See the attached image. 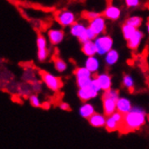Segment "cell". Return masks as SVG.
<instances>
[{"instance_id": "obj_20", "label": "cell", "mask_w": 149, "mask_h": 149, "mask_svg": "<svg viewBox=\"0 0 149 149\" xmlns=\"http://www.w3.org/2000/svg\"><path fill=\"white\" fill-rule=\"evenodd\" d=\"M94 113H95L94 109H93V107L91 106V105H90V104H85L84 106H82L81 109V116L84 118H86V119H89Z\"/></svg>"}, {"instance_id": "obj_14", "label": "cell", "mask_w": 149, "mask_h": 149, "mask_svg": "<svg viewBox=\"0 0 149 149\" xmlns=\"http://www.w3.org/2000/svg\"><path fill=\"white\" fill-rule=\"evenodd\" d=\"M131 110H132V108H131L130 102L127 99L119 98L117 103V111L123 114V115H126V114H127Z\"/></svg>"}, {"instance_id": "obj_18", "label": "cell", "mask_w": 149, "mask_h": 149, "mask_svg": "<svg viewBox=\"0 0 149 149\" xmlns=\"http://www.w3.org/2000/svg\"><path fill=\"white\" fill-rule=\"evenodd\" d=\"M121 30H122V33H123V36L124 38L128 41L131 37H132L135 33L136 32V28L133 27V26H131L126 23H124L123 24H122V27H121Z\"/></svg>"}, {"instance_id": "obj_30", "label": "cell", "mask_w": 149, "mask_h": 149, "mask_svg": "<svg viewBox=\"0 0 149 149\" xmlns=\"http://www.w3.org/2000/svg\"><path fill=\"white\" fill-rule=\"evenodd\" d=\"M30 102L32 104V106H33V107H39L40 106L39 100L37 98V96H36V95L31 96V97H30Z\"/></svg>"}, {"instance_id": "obj_25", "label": "cell", "mask_w": 149, "mask_h": 149, "mask_svg": "<svg viewBox=\"0 0 149 149\" xmlns=\"http://www.w3.org/2000/svg\"><path fill=\"white\" fill-rule=\"evenodd\" d=\"M77 85L80 89H83V88L89 87L91 83V78H78L76 79Z\"/></svg>"}, {"instance_id": "obj_17", "label": "cell", "mask_w": 149, "mask_h": 149, "mask_svg": "<svg viewBox=\"0 0 149 149\" xmlns=\"http://www.w3.org/2000/svg\"><path fill=\"white\" fill-rule=\"evenodd\" d=\"M97 78L100 81L101 90H103L104 91H108L111 90V80L108 74H101L97 76Z\"/></svg>"}, {"instance_id": "obj_3", "label": "cell", "mask_w": 149, "mask_h": 149, "mask_svg": "<svg viewBox=\"0 0 149 149\" xmlns=\"http://www.w3.org/2000/svg\"><path fill=\"white\" fill-rule=\"evenodd\" d=\"M38 73L41 76L42 81L46 84L50 90L54 91H59L63 86V82L60 77H55L51 73L45 72V70H38Z\"/></svg>"}, {"instance_id": "obj_32", "label": "cell", "mask_w": 149, "mask_h": 149, "mask_svg": "<svg viewBox=\"0 0 149 149\" xmlns=\"http://www.w3.org/2000/svg\"><path fill=\"white\" fill-rule=\"evenodd\" d=\"M146 27H147V31H148V33H149V22L146 24Z\"/></svg>"}, {"instance_id": "obj_26", "label": "cell", "mask_w": 149, "mask_h": 149, "mask_svg": "<svg viewBox=\"0 0 149 149\" xmlns=\"http://www.w3.org/2000/svg\"><path fill=\"white\" fill-rule=\"evenodd\" d=\"M102 14L101 13H98V12H93V11H86L83 13V17L86 18L87 20H89L90 22L98 18V17L101 16Z\"/></svg>"}, {"instance_id": "obj_27", "label": "cell", "mask_w": 149, "mask_h": 149, "mask_svg": "<svg viewBox=\"0 0 149 149\" xmlns=\"http://www.w3.org/2000/svg\"><path fill=\"white\" fill-rule=\"evenodd\" d=\"M123 84L125 85L126 88H127V89L130 91V92H133V91H134V82H133L132 79H131L128 75L124 76Z\"/></svg>"}, {"instance_id": "obj_10", "label": "cell", "mask_w": 149, "mask_h": 149, "mask_svg": "<svg viewBox=\"0 0 149 149\" xmlns=\"http://www.w3.org/2000/svg\"><path fill=\"white\" fill-rule=\"evenodd\" d=\"M98 94V91H95L93 88L90 85L89 87L83 88V89H80L78 92V97L80 98V100L84 102L89 100L90 99H92L94 97H96Z\"/></svg>"}, {"instance_id": "obj_2", "label": "cell", "mask_w": 149, "mask_h": 149, "mask_svg": "<svg viewBox=\"0 0 149 149\" xmlns=\"http://www.w3.org/2000/svg\"><path fill=\"white\" fill-rule=\"evenodd\" d=\"M118 99V91L113 90L104 91L101 100L103 104L104 116L106 118L110 117L117 111V103Z\"/></svg>"}, {"instance_id": "obj_15", "label": "cell", "mask_w": 149, "mask_h": 149, "mask_svg": "<svg viewBox=\"0 0 149 149\" xmlns=\"http://www.w3.org/2000/svg\"><path fill=\"white\" fill-rule=\"evenodd\" d=\"M52 63H54V65L55 69L57 70L58 72H63L66 70V68H67L66 63L59 56L58 54H54V55H52Z\"/></svg>"}, {"instance_id": "obj_23", "label": "cell", "mask_w": 149, "mask_h": 149, "mask_svg": "<svg viewBox=\"0 0 149 149\" xmlns=\"http://www.w3.org/2000/svg\"><path fill=\"white\" fill-rule=\"evenodd\" d=\"M36 43H37V48H38V51L47 49V42H46V39H45V36H43V34H42V33H41L40 32H37Z\"/></svg>"}, {"instance_id": "obj_31", "label": "cell", "mask_w": 149, "mask_h": 149, "mask_svg": "<svg viewBox=\"0 0 149 149\" xmlns=\"http://www.w3.org/2000/svg\"><path fill=\"white\" fill-rule=\"evenodd\" d=\"M61 108H62L63 109H64V110H67V111L71 110V108H70V106H69L68 104H66V103H62V104H61Z\"/></svg>"}, {"instance_id": "obj_4", "label": "cell", "mask_w": 149, "mask_h": 149, "mask_svg": "<svg viewBox=\"0 0 149 149\" xmlns=\"http://www.w3.org/2000/svg\"><path fill=\"white\" fill-rule=\"evenodd\" d=\"M124 119V115L118 111L111 115L110 117L107 118V122L105 128L108 132H115V131H119L122 126V122Z\"/></svg>"}, {"instance_id": "obj_11", "label": "cell", "mask_w": 149, "mask_h": 149, "mask_svg": "<svg viewBox=\"0 0 149 149\" xmlns=\"http://www.w3.org/2000/svg\"><path fill=\"white\" fill-rule=\"evenodd\" d=\"M88 121H89V123L94 127H102L106 126L107 118L104 115H101V114L95 112L93 115L88 119Z\"/></svg>"}, {"instance_id": "obj_33", "label": "cell", "mask_w": 149, "mask_h": 149, "mask_svg": "<svg viewBox=\"0 0 149 149\" xmlns=\"http://www.w3.org/2000/svg\"><path fill=\"white\" fill-rule=\"evenodd\" d=\"M146 118H147V120L149 121V114H148V115L146 116Z\"/></svg>"}, {"instance_id": "obj_24", "label": "cell", "mask_w": 149, "mask_h": 149, "mask_svg": "<svg viewBox=\"0 0 149 149\" xmlns=\"http://www.w3.org/2000/svg\"><path fill=\"white\" fill-rule=\"evenodd\" d=\"M118 59V52L115 51V50H111L109 51L108 54H107V56H106V62L108 64H114Z\"/></svg>"}, {"instance_id": "obj_28", "label": "cell", "mask_w": 149, "mask_h": 149, "mask_svg": "<svg viewBox=\"0 0 149 149\" xmlns=\"http://www.w3.org/2000/svg\"><path fill=\"white\" fill-rule=\"evenodd\" d=\"M37 55H38V59L41 62H43V61H45L49 55V51L48 49H45V50H41V51H38L37 52Z\"/></svg>"}, {"instance_id": "obj_29", "label": "cell", "mask_w": 149, "mask_h": 149, "mask_svg": "<svg viewBox=\"0 0 149 149\" xmlns=\"http://www.w3.org/2000/svg\"><path fill=\"white\" fill-rule=\"evenodd\" d=\"M125 2L128 7H136L140 4V0H125Z\"/></svg>"}, {"instance_id": "obj_8", "label": "cell", "mask_w": 149, "mask_h": 149, "mask_svg": "<svg viewBox=\"0 0 149 149\" xmlns=\"http://www.w3.org/2000/svg\"><path fill=\"white\" fill-rule=\"evenodd\" d=\"M101 14L104 18H107L109 20H112V21H117L120 17L121 10L115 6L109 5L106 7V9H105Z\"/></svg>"}, {"instance_id": "obj_5", "label": "cell", "mask_w": 149, "mask_h": 149, "mask_svg": "<svg viewBox=\"0 0 149 149\" xmlns=\"http://www.w3.org/2000/svg\"><path fill=\"white\" fill-rule=\"evenodd\" d=\"M94 42L98 49V54H108L109 51L112 50L111 48L113 45V39L109 36H103L97 37Z\"/></svg>"}, {"instance_id": "obj_12", "label": "cell", "mask_w": 149, "mask_h": 149, "mask_svg": "<svg viewBox=\"0 0 149 149\" xmlns=\"http://www.w3.org/2000/svg\"><path fill=\"white\" fill-rule=\"evenodd\" d=\"M143 37H144V33L141 31H140V30L137 29L136 32L135 33L134 36L131 37L128 41H127V47L129 49H131V50L136 51L138 48V46L140 45V42H141Z\"/></svg>"}, {"instance_id": "obj_6", "label": "cell", "mask_w": 149, "mask_h": 149, "mask_svg": "<svg viewBox=\"0 0 149 149\" xmlns=\"http://www.w3.org/2000/svg\"><path fill=\"white\" fill-rule=\"evenodd\" d=\"M56 21L62 26H64V27H66V26H72L76 23L74 14L68 10L60 11L56 15Z\"/></svg>"}, {"instance_id": "obj_7", "label": "cell", "mask_w": 149, "mask_h": 149, "mask_svg": "<svg viewBox=\"0 0 149 149\" xmlns=\"http://www.w3.org/2000/svg\"><path fill=\"white\" fill-rule=\"evenodd\" d=\"M89 28L91 29V31L96 34V36H100L101 33H104L106 31V21L105 18L101 15L98 18H96L90 22Z\"/></svg>"}, {"instance_id": "obj_21", "label": "cell", "mask_w": 149, "mask_h": 149, "mask_svg": "<svg viewBox=\"0 0 149 149\" xmlns=\"http://www.w3.org/2000/svg\"><path fill=\"white\" fill-rule=\"evenodd\" d=\"M142 22H143V19L141 18L140 16H137V15H135V16H130L125 21L126 24L133 26L135 28H138L140 27V25L142 24Z\"/></svg>"}, {"instance_id": "obj_9", "label": "cell", "mask_w": 149, "mask_h": 149, "mask_svg": "<svg viewBox=\"0 0 149 149\" xmlns=\"http://www.w3.org/2000/svg\"><path fill=\"white\" fill-rule=\"evenodd\" d=\"M48 37L52 45H57L63 42L64 38V31L60 29H51L48 31Z\"/></svg>"}, {"instance_id": "obj_19", "label": "cell", "mask_w": 149, "mask_h": 149, "mask_svg": "<svg viewBox=\"0 0 149 149\" xmlns=\"http://www.w3.org/2000/svg\"><path fill=\"white\" fill-rule=\"evenodd\" d=\"M86 68L89 70L91 72H95L99 68L98 60L94 57H89L86 62Z\"/></svg>"}, {"instance_id": "obj_1", "label": "cell", "mask_w": 149, "mask_h": 149, "mask_svg": "<svg viewBox=\"0 0 149 149\" xmlns=\"http://www.w3.org/2000/svg\"><path fill=\"white\" fill-rule=\"evenodd\" d=\"M146 122L145 114L139 110H131L126 115H124V119L122 122V126L119 130V133L122 135L132 133L137 131Z\"/></svg>"}, {"instance_id": "obj_16", "label": "cell", "mask_w": 149, "mask_h": 149, "mask_svg": "<svg viewBox=\"0 0 149 149\" xmlns=\"http://www.w3.org/2000/svg\"><path fill=\"white\" fill-rule=\"evenodd\" d=\"M87 27L88 26H85L82 24L76 22L74 24H72L71 26V33L73 36H75L79 39L85 33V31L87 30Z\"/></svg>"}, {"instance_id": "obj_34", "label": "cell", "mask_w": 149, "mask_h": 149, "mask_svg": "<svg viewBox=\"0 0 149 149\" xmlns=\"http://www.w3.org/2000/svg\"><path fill=\"white\" fill-rule=\"evenodd\" d=\"M148 22H149V18H148Z\"/></svg>"}, {"instance_id": "obj_13", "label": "cell", "mask_w": 149, "mask_h": 149, "mask_svg": "<svg viewBox=\"0 0 149 149\" xmlns=\"http://www.w3.org/2000/svg\"><path fill=\"white\" fill-rule=\"evenodd\" d=\"M82 52L88 57H94L96 54H98V49L96 46V43L93 41H88L81 45Z\"/></svg>"}, {"instance_id": "obj_22", "label": "cell", "mask_w": 149, "mask_h": 149, "mask_svg": "<svg viewBox=\"0 0 149 149\" xmlns=\"http://www.w3.org/2000/svg\"><path fill=\"white\" fill-rule=\"evenodd\" d=\"M76 79L78 78H91V72L87 68H76L73 71Z\"/></svg>"}]
</instances>
